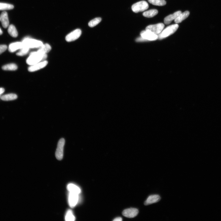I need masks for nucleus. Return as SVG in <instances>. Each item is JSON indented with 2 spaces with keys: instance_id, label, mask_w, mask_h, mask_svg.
I'll return each mask as SVG.
<instances>
[{
  "instance_id": "nucleus-1",
  "label": "nucleus",
  "mask_w": 221,
  "mask_h": 221,
  "mask_svg": "<svg viewBox=\"0 0 221 221\" xmlns=\"http://www.w3.org/2000/svg\"><path fill=\"white\" fill-rule=\"evenodd\" d=\"M47 57V54H42L37 52H32L27 60V63L31 66L41 62Z\"/></svg>"
},
{
  "instance_id": "nucleus-2",
  "label": "nucleus",
  "mask_w": 221,
  "mask_h": 221,
  "mask_svg": "<svg viewBox=\"0 0 221 221\" xmlns=\"http://www.w3.org/2000/svg\"><path fill=\"white\" fill-rule=\"evenodd\" d=\"M179 25L176 24L170 25L166 28L158 35L159 39H162L174 33L177 30Z\"/></svg>"
},
{
  "instance_id": "nucleus-3",
  "label": "nucleus",
  "mask_w": 221,
  "mask_h": 221,
  "mask_svg": "<svg viewBox=\"0 0 221 221\" xmlns=\"http://www.w3.org/2000/svg\"><path fill=\"white\" fill-rule=\"evenodd\" d=\"M24 46L30 48L41 47L44 44L41 41L30 38H25L23 41Z\"/></svg>"
},
{
  "instance_id": "nucleus-4",
  "label": "nucleus",
  "mask_w": 221,
  "mask_h": 221,
  "mask_svg": "<svg viewBox=\"0 0 221 221\" xmlns=\"http://www.w3.org/2000/svg\"><path fill=\"white\" fill-rule=\"evenodd\" d=\"M65 143V141L64 138L60 139L59 141L55 152L56 158L58 160H62L63 158Z\"/></svg>"
},
{
  "instance_id": "nucleus-5",
  "label": "nucleus",
  "mask_w": 221,
  "mask_h": 221,
  "mask_svg": "<svg viewBox=\"0 0 221 221\" xmlns=\"http://www.w3.org/2000/svg\"><path fill=\"white\" fill-rule=\"evenodd\" d=\"M149 8L148 4L145 1H142L137 2L132 5V9L135 13L143 11Z\"/></svg>"
},
{
  "instance_id": "nucleus-6",
  "label": "nucleus",
  "mask_w": 221,
  "mask_h": 221,
  "mask_svg": "<svg viewBox=\"0 0 221 221\" xmlns=\"http://www.w3.org/2000/svg\"><path fill=\"white\" fill-rule=\"evenodd\" d=\"M164 27V24L163 23H159L147 26L146 28V30L158 35L162 32Z\"/></svg>"
},
{
  "instance_id": "nucleus-7",
  "label": "nucleus",
  "mask_w": 221,
  "mask_h": 221,
  "mask_svg": "<svg viewBox=\"0 0 221 221\" xmlns=\"http://www.w3.org/2000/svg\"><path fill=\"white\" fill-rule=\"evenodd\" d=\"M82 31L80 29H76L68 34L66 37V41L68 42L74 41L81 36Z\"/></svg>"
},
{
  "instance_id": "nucleus-8",
  "label": "nucleus",
  "mask_w": 221,
  "mask_h": 221,
  "mask_svg": "<svg viewBox=\"0 0 221 221\" xmlns=\"http://www.w3.org/2000/svg\"><path fill=\"white\" fill-rule=\"evenodd\" d=\"M68 200L70 206L71 208H73L79 202V194L69 192Z\"/></svg>"
},
{
  "instance_id": "nucleus-9",
  "label": "nucleus",
  "mask_w": 221,
  "mask_h": 221,
  "mask_svg": "<svg viewBox=\"0 0 221 221\" xmlns=\"http://www.w3.org/2000/svg\"><path fill=\"white\" fill-rule=\"evenodd\" d=\"M140 35L141 37L147 41H155L158 38V35L146 30L142 31L141 32Z\"/></svg>"
},
{
  "instance_id": "nucleus-10",
  "label": "nucleus",
  "mask_w": 221,
  "mask_h": 221,
  "mask_svg": "<svg viewBox=\"0 0 221 221\" xmlns=\"http://www.w3.org/2000/svg\"><path fill=\"white\" fill-rule=\"evenodd\" d=\"M48 62L44 61L31 66L28 69L29 72H33L41 70L45 67L48 64Z\"/></svg>"
},
{
  "instance_id": "nucleus-11",
  "label": "nucleus",
  "mask_w": 221,
  "mask_h": 221,
  "mask_svg": "<svg viewBox=\"0 0 221 221\" xmlns=\"http://www.w3.org/2000/svg\"><path fill=\"white\" fill-rule=\"evenodd\" d=\"M138 213V210L135 208H131L125 210L123 212V215L128 218H133L136 216Z\"/></svg>"
},
{
  "instance_id": "nucleus-12",
  "label": "nucleus",
  "mask_w": 221,
  "mask_h": 221,
  "mask_svg": "<svg viewBox=\"0 0 221 221\" xmlns=\"http://www.w3.org/2000/svg\"><path fill=\"white\" fill-rule=\"evenodd\" d=\"M0 21H1L2 26L4 28H6L8 27L9 22L8 14L7 12L5 11L2 13L0 16Z\"/></svg>"
},
{
  "instance_id": "nucleus-13",
  "label": "nucleus",
  "mask_w": 221,
  "mask_h": 221,
  "mask_svg": "<svg viewBox=\"0 0 221 221\" xmlns=\"http://www.w3.org/2000/svg\"><path fill=\"white\" fill-rule=\"evenodd\" d=\"M160 199L161 197L159 195H151L148 197L144 204L145 206H148L158 202Z\"/></svg>"
},
{
  "instance_id": "nucleus-14",
  "label": "nucleus",
  "mask_w": 221,
  "mask_h": 221,
  "mask_svg": "<svg viewBox=\"0 0 221 221\" xmlns=\"http://www.w3.org/2000/svg\"><path fill=\"white\" fill-rule=\"evenodd\" d=\"M23 46L24 45L22 42L12 43L9 45L8 50L10 52L13 53L18 50L21 49Z\"/></svg>"
},
{
  "instance_id": "nucleus-15",
  "label": "nucleus",
  "mask_w": 221,
  "mask_h": 221,
  "mask_svg": "<svg viewBox=\"0 0 221 221\" xmlns=\"http://www.w3.org/2000/svg\"><path fill=\"white\" fill-rule=\"evenodd\" d=\"M182 12L181 11H177L173 14L170 15L164 19V23L165 24L168 25L171 23L174 20H175L177 17Z\"/></svg>"
},
{
  "instance_id": "nucleus-16",
  "label": "nucleus",
  "mask_w": 221,
  "mask_h": 221,
  "mask_svg": "<svg viewBox=\"0 0 221 221\" xmlns=\"http://www.w3.org/2000/svg\"><path fill=\"white\" fill-rule=\"evenodd\" d=\"M190 13L188 11L181 13L174 20V22L176 24L182 22L184 20L187 18L189 15Z\"/></svg>"
},
{
  "instance_id": "nucleus-17",
  "label": "nucleus",
  "mask_w": 221,
  "mask_h": 221,
  "mask_svg": "<svg viewBox=\"0 0 221 221\" xmlns=\"http://www.w3.org/2000/svg\"><path fill=\"white\" fill-rule=\"evenodd\" d=\"M67 189L70 192L79 194L81 192V190L76 185L73 184H69L67 186Z\"/></svg>"
},
{
  "instance_id": "nucleus-18",
  "label": "nucleus",
  "mask_w": 221,
  "mask_h": 221,
  "mask_svg": "<svg viewBox=\"0 0 221 221\" xmlns=\"http://www.w3.org/2000/svg\"><path fill=\"white\" fill-rule=\"evenodd\" d=\"M51 49V47L49 44H45L40 47L37 51L42 54H47L50 51Z\"/></svg>"
},
{
  "instance_id": "nucleus-19",
  "label": "nucleus",
  "mask_w": 221,
  "mask_h": 221,
  "mask_svg": "<svg viewBox=\"0 0 221 221\" xmlns=\"http://www.w3.org/2000/svg\"><path fill=\"white\" fill-rule=\"evenodd\" d=\"M18 96L16 94L11 93L2 96L1 99L4 101H10L17 99Z\"/></svg>"
},
{
  "instance_id": "nucleus-20",
  "label": "nucleus",
  "mask_w": 221,
  "mask_h": 221,
  "mask_svg": "<svg viewBox=\"0 0 221 221\" xmlns=\"http://www.w3.org/2000/svg\"><path fill=\"white\" fill-rule=\"evenodd\" d=\"M8 32L12 37H17L18 36V32L15 27L13 25H9L8 27Z\"/></svg>"
},
{
  "instance_id": "nucleus-21",
  "label": "nucleus",
  "mask_w": 221,
  "mask_h": 221,
  "mask_svg": "<svg viewBox=\"0 0 221 221\" xmlns=\"http://www.w3.org/2000/svg\"><path fill=\"white\" fill-rule=\"evenodd\" d=\"M158 13V11L156 9H152L145 11L143 13L144 16L147 18H152L156 15Z\"/></svg>"
},
{
  "instance_id": "nucleus-22",
  "label": "nucleus",
  "mask_w": 221,
  "mask_h": 221,
  "mask_svg": "<svg viewBox=\"0 0 221 221\" xmlns=\"http://www.w3.org/2000/svg\"><path fill=\"white\" fill-rule=\"evenodd\" d=\"M148 2L151 4L156 6H163L166 4V2L165 0H148Z\"/></svg>"
},
{
  "instance_id": "nucleus-23",
  "label": "nucleus",
  "mask_w": 221,
  "mask_h": 221,
  "mask_svg": "<svg viewBox=\"0 0 221 221\" xmlns=\"http://www.w3.org/2000/svg\"><path fill=\"white\" fill-rule=\"evenodd\" d=\"M17 66L15 64L11 63L3 66L2 69L5 70L14 71L17 70Z\"/></svg>"
},
{
  "instance_id": "nucleus-24",
  "label": "nucleus",
  "mask_w": 221,
  "mask_h": 221,
  "mask_svg": "<svg viewBox=\"0 0 221 221\" xmlns=\"http://www.w3.org/2000/svg\"><path fill=\"white\" fill-rule=\"evenodd\" d=\"M65 219L67 221H74L76 219L75 217L71 210H69L67 212Z\"/></svg>"
},
{
  "instance_id": "nucleus-25",
  "label": "nucleus",
  "mask_w": 221,
  "mask_h": 221,
  "mask_svg": "<svg viewBox=\"0 0 221 221\" xmlns=\"http://www.w3.org/2000/svg\"><path fill=\"white\" fill-rule=\"evenodd\" d=\"M14 6L11 4L0 3V10L4 11L12 9Z\"/></svg>"
},
{
  "instance_id": "nucleus-26",
  "label": "nucleus",
  "mask_w": 221,
  "mask_h": 221,
  "mask_svg": "<svg viewBox=\"0 0 221 221\" xmlns=\"http://www.w3.org/2000/svg\"><path fill=\"white\" fill-rule=\"evenodd\" d=\"M102 21V18H96L92 20L89 23V26L90 27H94Z\"/></svg>"
},
{
  "instance_id": "nucleus-27",
  "label": "nucleus",
  "mask_w": 221,
  "mask_h": 221,
  "mask_svg": "<svg viewBox=\"0 0 221 221\" xmlns=\"http://www.w3.org/2000/svg\"><path fill=\"white\" fill-rule=\"evenodd\" d=\"M29 48L24 46L22 48L20 49V50L16 54L18 56H23L26 55L29 52Z\"/></svg>"
},
{
  "instance_id": "nucleus-28",
  "label": "nucleus",
  "mask_w": 221,
  "mask_h": 221,
  "mask_svg": "<svg viewBox=\"0 0 221 221\" xmlns=\"http://www.w3.org/2000/svg\"><path fill=\"white\" fill-rule=\"evenodd\" d=\"M8 47L5 45H0V54L5 51L7 49Z\"/></svg>"
},
{
  "instance_id": "nucleus-29",
  "label": "nucleus",
  "mask_w": 221,
  "mask_h": 221,
  "mask_svg": "<svg viewBox=\"0 0 221 221\" xmlns=\"http://www.w3.org/2000/svg\"><path fill=\"white\" fill-rule=\"evenodd\" d=\"M147 41V40L144 39L141 37L138 38L136 39V41L137 42H143Z\"/></svg>"
},
{
  "instance_id": "nucleus-30",
  "label": "nucleus",
  "mask_w": 221,
  "mask_h": 221,
  "mask_svg": "<svg viewBox=\"0 0 221 221\" xmlns=\"http://www.w3.org/2000/svg\"><path fill=\"white\" fill-rule=\"evenodd\" d=\"M5 91V89L4 88H0V98H1L2 95L4 93Z\"/></svg>"
},
{
  "instance_id": "nucleus-31",
  "label": "nucleus",
  "mask_w": 221,
  "mask_h": 221,
  "mask_svg": "<svg viewBox=\"0 0 221 221\" xmlns=\"http://www.w3.org/2000/svg\"><path fill=\"white\" fill-rule=\"evenodd\" d=\"M113 220L114 221H122V219L121 217H118L115 218Z\"/></svg>"
},
{
  "instance_id": "nucleus-32",
  "label": "nucleus",
  "mask_w": 221,
  "mask_h": 221,
  "mask_svg": "<svg viewBox=\"0 0 221 221\" xmlns=\"http://www.w3.org/2000/svg\"><path fill=\"white\" fill-rule=\"evenodd\" d=\"M3 34V31H2L1 29L0 28V35L2 34Z\"/></svg>"
}]
</instances>
